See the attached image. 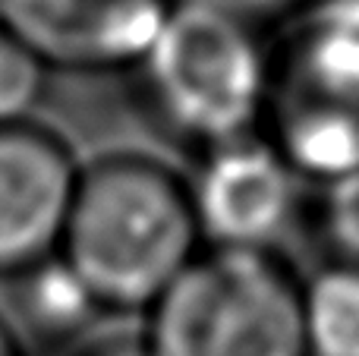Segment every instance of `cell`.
<instances>
[{"label": "cell", "instance_id": "obj_1", "mask_svg": "<svg viewBox=\"0 0 359 356\" xmlns=\"http://www.w3.org/2000/svg\"><path fill=\"white\" fill-rule=\"evenodd\" d=\"M202 249L186 174L142 151L82 164L60 259L104 315H145Z\"/></svg>", "mask_w": 359, "mask_h": 356}, {"label": "cell", "instance_id": "obj_2", "mask_svg": "<svg viewBox=\"0 0 359 356\" xmlns=\"http://www.w3.org/2000/svg\"><path fill=\"white\" fill-rule=\"evenodd\" d=\"M130 76L149 123L196 158L262 132L271 35L233 0H177Z\"/></svg>", "mask_w": 359, "mask_h": 356}, {"label": "cell", "instance_id": "obj_3", "mask_svg": "<svg viewBox=\"0 0 359 356\" xmlns=\"http://www.w3.org/2000/svg\"><path fill=\"white\" fill-rule=\"evenodd\" d=\"M262 136L309 186L359 170V0H309L271 38Z\"/></svg>", "mask_w": 359, "mask_h": 356}, {"label": "cell", "instance_id": "obj_4", "mask_svg": "<svg viewBox=\"0 0 359 356\" xmlns=\"http://www.w3.org/2000/svg\"><path fill=\"white\" fill-rule=\"evenodd\" d=\"M139 331L151 356H309L303 275L280 252L202 249Z\"/></svg>", "mask_w": 359, "mask_h": 356}, {"label": "cell", "instance_id": "obj_5", "mask_svg": "<svg viewBox=\"0 0 359 356\" xmlns=\"http://www.w3.org/2000/svg\"><path fill=\"white\" fill-rule=\"evenodd\" d=\"M186 186L205 249L280 252L299 224L309 183L255 132L196 155Z\"/></svg>", "mask_w": 359, "mask_h": 356}, {"label": "cell", "instance_id": "obj_6", "mask_svg": "<svg viewBox=\"0 0 359 356\" xmlns=\"http://www.w3.org/2000/svg\"><path fill=\"white\" fill-rule=\"evenodd\" d=\"M177 0H0V29L50 73H133Z\"/></svg>", "mask_w": 359, "mask_h": 356}, {"label": "cell", "instance_id": "obj_7", "mask_svg": "<svg viewBox=\"0 0 359 356\" xmlns=\"http://www.w3.org/2000/svg\"><path fill=\"white\" fill-rule=\"evenodd\" d=\"M82 161L41 120L0 123V281L57 256Z\"/></svg>", "mask_w": 359, "mask_h": 356}, {"label": "cell", "instance_id": "obj_8", "mask_svg": "<svg viewBox=\"0 0 359 356\" xmlns=\"http://www.w3.org/2000/svg\"><path fill=\"white\" fill-rule=\"evenodd\" d=\"M0 319L29 356H54L92 338L104 313L57 252L0 281Z\"/></svg>", "mask_w": 359, "mask_h": 356}, {"label": "cell", "instance_id": "obj_9", "mask_svg": "<svg viewBox=\"0 0 359 356\" xmlns=\"http://www.w3.org/2000/svg\"><path fill=\"white\" fill-rule=\"evenodd\" d=\"M303 334L309 356H359V265L328 259L303 275Z\"/></svg>", "mask_w": 359, "mask_h": 356}, {"label": "cell", "instance_id": "obj_10", "mask_svg": "<svg viewBox=\"0 0 359 356\" xmlns=\"http://www.w3.org/2000/svg\"><path fill=\"white\" fill-rule=\"evenodd\" d=\"M50 76L54 73L22 41L0 29V123L38 120Z\"/></svg>", "mask_w": 359, "mask_h": 356}, {"label": "cell", "instance_id": "obj_11", "mask_svg": "<svg viewBox=\"0 0 359 356\" xmlns=\"http://www.w3.org/2000/svg\"><path fill=\"white\" fill-rule=\"evenodd\" d=\"M316 189L318 199L312 214L328 246V259L359 265V170Z\"/></svg>", "mask_w": 359, "mask_h": 356}, {"label": "cell", "instance_id": "obj_12", "mask_svg": "<svg viewBox=\"0 0 359 356\" xmlns=\"http://www.w3.org/2000/svg\"><path fill=\"white\" fill-rule=\"evenodd\" d=\"M79 356H151L142 331H98L73 347Z\"/></svg>", "mask_w": 359, "mask_h": 356}, {"label": "cell", "instance_id": "obj_13", "mask_svg": "<svg viewBox=\"0 0 359 356\" xmlns=\"http://www.w3.org/2000/svg\"><path fill=\"white\" fill-rule=\"evenodd\" d=\"M0 356H29L25 347L16 341V334L6 328V322L0 319Z\"/></svg>", "mask_w": 359, "mask_h": 356}, {"label": "cell", "instance_id": "obj_14", "mask_svg": "<svg viewBox=\"0 0 359 356\" xmlns=\"http://www.w3.org/2000/svg\"><path fill=\"white\" fill-rule=\"evenodd\" d=\"M54 356H79L76 350H67V353H54Z\"/></svg>", "mask_w": 359, "mask_h": 356}, {"label": "cell", "instance_id": "obj_15", "mask_svg": "<svg viewBox=\"0 0 359 356\" xmlns=\"http://www.w3.org/2000/svg\"><path fill=\"white\" fill-rule=\"evenodd\" d=\"M233 4H246V0H233Z\"/></svg>", "mask_w": 359, "mask_h": 356}]
</instances>
